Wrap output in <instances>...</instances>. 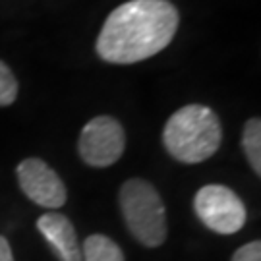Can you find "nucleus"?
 <instances>
[{"label":"nucleus","mask_w":261,"mask_h":261,"mask_svg":"<svg viewBox=\"0 0 261 261\" xmlns=\"http://www.w3.org/2000/svg\"><path fill=\"white\" fill-rule=\"evenodd\" d=\"M178 10L168 0H130L105 19L95 50L109 64H136L159 55L172 43Z\"/></svg>","instance_id":"1"},{"label":"nucleus","mask_w":261,"mask_h":261,"mask_svg":"<svg viewBox=\"0 0 261 261\" xmlns=\"http://www.w3.org/2000/svg\"><path fill=\"white\" fill-rule=\"evenodd\" d=\"M223 126L213 109L205 105H186L165 124L163 145L178 163L197 165L211 159L221 147Z\"/></svg>","instance_id":"2"},{"label":"nucleus","mask_w":261,"mask_h":261,"mask_svg":"<svg viewBox=\"0 0 261 261\" xmlns=\"http://www.w3.org/2000/svg\"><path fill=\"white\" fill-rule=\"evenodd\" d=\"M120 211L130 234L145 248H159L167 240V209L157 188L143 178L126 180L118 194Z\"/></svg>","instance_id":"3"},{"label":"nucleus","mask_w":261,"mask_h":261,"mask_svg":"<svg viewBox=\"0 0 261 261\" xmlns=\"http://www.w3.org/2000/svg\"><path fill=\"white\" fill-rule=\"evenodd\" d=\"M194 211L209 230L217 234H236L246 224L248 213L238 194L223 184H207L197 190Z\"/></svg>","instance_id":"4"},{"label":"nucleus","mask_w":261,"mask_h":261,"mask_svg":"<svg viewBox=\"0 0 261 261\" xmlns=\"http://www.w3.org/2000/svg\"><path fill=\"white\" fill-rule=\"evenodd\" d=\"M126 149V132L112 116H95L84 126L77 141V153L85 165L107 168L114 165Z\"/></svg>","instance_id":"5"},{"label":"nucleus","mask_w":261,"mask_h":261,"mask_svg":"<svg viewBox=\"0 0 261 261\" xmlns=\"http://www.w3.org/2000/svg\"><path fill=\"white\" fill-rule=\"evenodd\" d=\"M16 174L21 192L39 207L58 209L66 203L68 192L62 178L43 159H23L16 168Z\"/></svg>","instance_id":"6"},{"label":"nucleus","mask_w":261,"mask_h":261,"mask_svg":"<svg viewBox=\"0 0 261 261\" xmlns=\"http://www.w3.org/2000/svg\"><path fill=\"white\" fill-rule=\"evenodd\" d=\"M37 230L50 244L58 261H82V246L72 221L62 213H45L37 219Z\"/></svg>","instance_id":"7"},{"label":"nucleus","mask_w":261,"mask_h":261,"mask_svg":"<svg viewBox=\"0 0 261 261\" xmlns=\"http://www.w3.org/2000/svg\"><path fill=\"white\" fill-rule=\"evenodd\" d=\"M82 250V261H126L120 246L105 234L87 236Z\"/></svg>","instance_id":"8"},{"label":"nucleus","mask_w":261,"mask_h":261,"mask_svg":"<svg viewBox=\"0 0 261 261\" xmlns=\"http://www.w3.org/2000/svg\"><path fill=\"white\" fill-rule=\"evenodd\" d=\"M242 149L253 172L261 176V120L250 118L242 132Z\"/></svg>","instance_id":"9"},{"label":"nucleus","mask_w":261,"mask_h":261,"mask_svg":"<svg viewBox=\"0 0 261 261\" xmlns=\"http://www.w3.org/2000/svg\"><path fill=\"white\" fill-rule=\"evenodd\" d=\"M18 80L8 66L0 60V107H8L18 99Z\"/></svg>","instance_id":"10"},{"label":"nucleus","mask_w":261,"mask_h":261,"mask_svg":"<svg viewBox=\"0 0 261 261\" xmlns=\"http://www.w3.org/2000/svg\"><path fill=\"white\" fill-rule=\"evenodd\" d=\"M230 261H261V242L253 240V242L244 244L242 248H238L232 253Z\"/></svg>","instance_id":"11"},{"label":"nucleus","mask_w":261,"mask_h":261,"mask_svg":"<svg viewBox=\"0 0 261 261\" xmlns=\"http://www.w3.org/2000/svg\"><path fill=\"white\" fill-rule=\"evenodd\" d=\"M0 261H16L14 253H12V248H10V242L2 234H0Z\"/></svg>","instance_id":"12"}]
</instances>
